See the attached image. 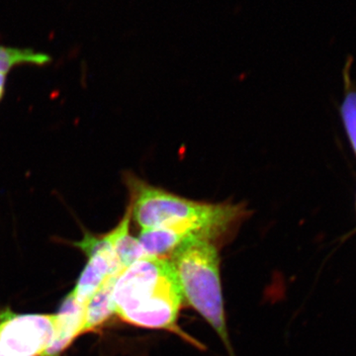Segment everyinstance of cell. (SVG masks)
I'll use <instances>...</instances> for the list:
<instances>
[{
    "mask_svg": "<svg viewBox=\"0 0 356 356\" xmlns=\"http://www.w3.org/2000/svg\"><path fill=\"white\" fill-rule=\"evenodd\" d=\"M50 62V56L41 51L0 44V72L6 74H8L9 70L18 65H44Z\"/></svg>",
    "mask_w": 356,
    "mask_h": 356,
    "instance_id": "obj_9",
    "label": "cell"
},
{
    "mask_svg": "<svg viewBox=\"0 0 356 356\" xmlns=\"http://www.w3.org/2000/svg\"><path fill=\"white\" fill-rule=\"evenodd\" d=\"M55 336V315L0 311V356H44Z\"/></svg>",
    "mask_w": 356,
    "mask_h": 356,
    "instance_id": "obj_4",
    "label": "cell"
},
{
    "mask_svg": "<svg viewBox=\"0 0 356 356\" xmlns=\"http://www.w3.org/2000/svg\"><path fill=\"white\" fill-rule=\"evenodd\" d=\"M113 301L115 314L128 324L175 332L185 300L170 259L145 257L119 274Z\"/></svg>",
    "mask_w": 356,
    "mask_h": 356,
    "instance_id": "obj_2",
    "label": "cell"
},
{
    "mask_svg": "<svg viewBox=\"0 0 356 356\" xmlns=\"http://www.w3.org/2000/svg\"><path fill=\"white\" fill-rule=\"evenodd\" d=\"M131 215L140 229H172L186 240L214 242L247 215L243 206L198 202L154 186L133 173H126Z\"/></svg>",
    "mask_w": 356,
    "mask_h": 356,
    "instance_id": "obj_1",
    "label": "cell"
},
{
    "mask_svg": "<svg viewBox=\"0 0 356 356\" xmlns=\"http://www.w3.org/2000/svg\"><path fill=\"white\" fill-rule=\"evenodd\" d=\"M131 218L132 215L128 206L121 221L108 233L115 252L124 269L147 257L139 238H134L130 234Z\"/></svg>",
    "mask_w": 356,
    "mask_h": 356,
    "instance_id": "obj_8",
    "label": "cell"
},
{
    "mask_svg": "<svg viewBox=\"0 0 356 356\" xmlns=\"http://www.w3.org/2000/svg\"><path fill=\"white\" fill-rule=\"evenodd\" d=\"M341 118L356 156V91L348 90L341 107Z\"/></svg>",
    "mask_w": 356,
    "mask_h": 356,
    "instance_id": "obj_10",
    "label": "cell"
},
{
    "mask_svg": "<svg viewBox=\"0 0 356 356\" xmlns=\"http://www.w3.org/2000/svg\"><path fill=\"white\" fill-rule=\"evenodd\" d=\"M168 259L177 273L184 300L209 323L225 346L231 350L220 280V257L214 242L200 238L185 241Z\"/></svg>",
    "mask_w": 356,
    "mask_h": 356,
    "instance_id": "obj_3",
    "label": "cell"
},
{
    "mask_svg": "<svg viewBox=\"0 0 356 356\" xmlns=\"http://www.w3.org/2000/svg\"><path fill=\"white\" fill-rule=\"evenodd\" d=\"M118 275L110 277L88 300L86 306V313H84L83 334L95 332L115 314L113 288Z\"/></svg>",
    "mask_w": 356,
    "mask_h": 356,
    "instance_id": "obj_7",
    "label": "cell"
},
{
    "mask_svg": "<svg viewBox=\"0 0 356 356\" xmlns=\"http://www.w3.org/2000/svg\"><path fill=\"white\" fill-rule=\"evenodd\" d=\"M86 306L79 303L70 293L55 314V336L44 356H58L83 334Z\"/></svg>",
    "mask_w": 356,
    "mask_h": 356,
    "instance_id": "obj_6",
    "label": "cell"
},
{
    "mask_svg": "<svg viewBox=\"0 0 356 356\" xmlns=\"http://www.w3.org/2000/svg\"><path fill=\"white\" fill-rule=\"evenodd\" d=\"M6 72H0V102H1L4 92H6Z\"/></svg>",
    "mask_w": 356,
    "mask_h": 356,
    "instance_id": "obj_11",
    "label": "cell"
},
{
    "mask_svg": "<svg viewBox=\"0 0 356 356\" xmlns=\"http://www.w3.org/2000/svg\"><path fill=\"white\" fill-rule=\"evenodd\" d=\"M74 245L88 255V261L74 291L70 293L79 303L86 305L88 300L110 277L118 275L124 268L117 257L108 233L96 236L84 232L83 240Z\"/></svg>",
    "mask_w": 356,
    "mask_h": 356,
    "instance_id": "obj_5",
    "label": "cell"
}]
</instances>
